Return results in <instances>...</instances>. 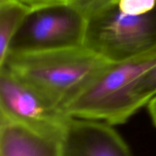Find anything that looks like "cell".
Listing matches in <instances>:
<instances>
[{"instance_id": "obj_13", "label": "cell", "mask_w": 156, "mask_h": 156, "mask_svg": "<svg viewBox=\"0 0 156 156\" xmlns=\"http://www.w3.org/2000/svg\"><path fill=\"white\" fill-rule=\"evenodd\" d=\"M147 107L151 119H152V122L156 127V95L149 101Z\"/></svg>"}, {"instance_id": "obj_12", "label": "cell", "mask_w": 156, "mask_h": 156, "mask_svg": "<svg viewBox=\"0 0 156 156\" xmlns=\"http://www.w3.org/2000/svg\"><path fill=\"white\" fill-rule=\"evenodd\" d=\"M30 7H37V6L45 5L51 4H60V3H71L74 0H21Z\"/></svg>"}, {"instance_id": "obj_9", "label": "cell", "mask_w": 156, "mask_h": 156, "mask_svg": "<svg viewBox=\"0 0 156 156\" xmlns=\"http://www.w3.org/2000/svg\"><path fill=\"white\" fill-rule=\"evenodd\" d=\"M137 94L143 107L156 95V64L141 77L137 85Z\"/></svg>"}, {"instance_id": "obj_5", "label": "cell", "mask_w": 156, "mask_h": 156, "mask_svg": "<svg viewBox=\"0 0 156 156\" xmlns=\"http://www.w3.org/2000/svg\"><path fill=\"white\" fill-rule=\"evenodd\" d=\"M0 117L37 126H64L71 117L45 93L0 68Z\"/></svg>"}, {"instance_id": "obj_1", "label": "cell", "mask_w": 156, "mask_h": 156, "mask_svg": "<svg viewBox=\"0 0 156 156\" xmlns=\"http://www.w3.org/2000/svg\"><path fill=\"white\" fill-rule=\"evenodd\" d=\"M111 62L85 46L31 53H9L5 67L37 88L66 112ZM67 114V113H66Z\"/></svg>"}, {"instance_id": "obj_3", "label": "cell", "mask_w": 156, "mask_h": 156, "mask_svg": "<svg viewBox=\"0 0 156 156\" xmlns=\"http://www.w3.org/2000/svg\"><path fill=\"white\" fill-rule=\"evenodd\" d=\"M84 46L111 62L127 60L156 50V9L128 15L117 5L88 18Z\"/></svg>"}, {"instance_id": "obj_10", "label": "cell", "mask_w": 156, "mask_h": 156, "mask_svg": "<svg viewBox=\"0 0 156 156\" xmlns=\"http://www.w3.org/2000/svg\"><path fill=\"white\" fill-rule=\"evenodd\" d=\"M119 10L128 15H144L156 9V0H117Z\"/></svg>"}, {"instance_id": "obj_6", "label": "cell", "mask_w": 156, "mask_h": 156, "mask_svg": "<svg viewBox=\"0 0 156 156\" xmlns=\"http://www.w3.org/2000/svg\"><path fill=\"white\" fill-rule=\"evenodd\" d=\"M64 156H132L113 125L102 120L70 117L63 142Z\"/></svg>"}, {"instance_id": "obj_7", "label": "cell", "mask_w": 156, "mask_h": 156, "mask_svg": "<svg viewBox=\"0 0 156 156\" xmlns=\"http://www.w3.org/2000/svg\"><path fill=\"white\" fill-rule=\"evenodd\" d=\"M66 126H32L0 117V156H64Z\"/></svg>"}, {"instance_id": "obj_2", "label": "cell", "mask_w": 156, "mask_h": 156, "mask_svg": "<svg viewBox=\"0 0 156 156\" xmlns=\"http://www.w3.org/2000/svg\"><path fill=\"white\" fill-rule=\"evenodd\" d=\"M156 64V50L118 62H111L66 108L69 117L124 123L143 107L137 94L142 76Z\"/></svg>"}, {"instance_id": "obj_11", "label": "cell", "mask_w": 156, "mask_h": 156, "mask_svg": "<svg viewBox=\"0 0 156 156\" xmlns=\"http://www.w3.org/2000/svg\"><path fill=\"white\" fill-rule=\"evenodd\" d=\"M117 0H74L70 4L83 13L87 18L93 14L115 4Z\"/></svg>"}, {"instance_id": "obj_4", "label": "cell", "mask_w": 156, "mask_h": 156, "mask_svg": "<svg viewBox=\"0 0 156 156\" xmlns=\"http://www.w3.org/2000/svg\"><path fill=\"white\" fill-rule=\"evenodd\" d=\"M88 18L70 3L31 8L9 53H31L84 46Z\"/></svg>"}, {"instance_id": "obj_8", "label": "cell", "mask_w": 156, "mask_h": 156, "mask_svg": "<svg viewBox=\"0 0 156 156\" xmlns=\"http://www.w3.org/2000/svg\"><path fill=\"white\" fill-rule=\"evenodd\" d=\"M30 9L21 0H0V64L5 59L11 42Z\"/></svg>"}]
</instances>
